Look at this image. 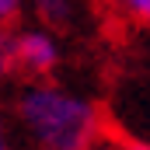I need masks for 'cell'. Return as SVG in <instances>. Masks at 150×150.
<instances>
[{
	"mask_svg": "<svg viewBox=\"0 0 150 150\" xmlns=\"http://www.w3.org/2000/svg\"><path fill=\"white\" fill-rule=\"evenodd\" d=\"M115 150H150V140L147 136H115Z\"/></svg>",
	"mask_w": 150,
	"mask_h": 150,
	"instance_id": "obj_8",
	"label": "cell"
},
{
	"mask_svg": "<svg viewBox=\"0 0 150 150\" xmlns=\"http://www.w3.org/2000/svg\"><path fill=\"white\" fill-rule=\"evenodd\" d=\"M59 59H63V49H59V38L52 35V28L35 25V28L14 32V63H18V70H25L28 77L56 74Z\"/></svg>",
	"mask_w": 150,
	"mask_h": 150,
	"instance_id": "obj_2",
	"label": "cell"
},
{
	"mask_svg": "<svg viewBox=\"0 0 150 150\" xmlns=\"http://www.w3.org/2000/svg\"><path fill=\"white\" fill-rule=\"evenodd\" d=\"M32 11L45 28H63L77 21L80 0H32Z\"/></svg>",
	"mask_w": 150,
	"mask_h": 150,
	"instance_id": "obj_3",
	"label": "cell"
},
{
	"mask_svg": "<svg viewBox=\"0 0 150 150\" xmlns=\"http://www.w3.org/2000/svg\"><path fill=\"white\" fill-rule=\"evenodd\" d=\"M14 70H18V63H14V32L7 25H0V84Z\"/></svg>",
	"mask_w": 150,
	"mask_h": 150,
	"instance_id": "obj_5",
	"label": "cell"
},
{
	"mask_svg": "<svg viewBox=\"0 0 150 150\" xmlns=\"http://www.w3.org/2000/svg\"><path fill=\"white\" fill-rule=\"evenodd\" d=\"M14 122H18V133L38 150L84 147L108 133L105 112L94 98L80 94L74 87H63L56 80H45V77H35L32 84L18 91Z\"/></svg>",
	"mask_w": 150,
	"mask_h": 150,
	"instance_id": "obj_1",
	"label": "cell"
},
{
	"mask_svg": "<svg viewBox=\"0 0 150 150\" xmlns=\"http://www.w3.org/2000/svg\"><path fill=\"white\" fill-rule=\"evenodd\" d=\"M105 4H108V11L115 18L150 32V0H105Z\"/></svg>",
	"mask_w": 150,
	"mask_h": 150,
	"instance_id": "obj_4",
	"label": "cell"
},
{
	"mask_svg": "<svg viewBox=\"0 0 150 150\" xmlns=\"http://www.w3.org/2000/svg\"><path fill=\"white\" fill-rule=\"evenodd\" d=\"M67 150H115V136H101V140H94V143H84V147H67Z\"/></svg>",
	"mask_w": 150,
	"mask_h": 150,
	"instance_id": "obj_9",
	"label": "cell"
},
{
	"mask_svg": "<svg viewBox=\"0 0 150 150\" xmlns=\"http://www.w3.org/2000/svg\"><path fill=\"white\" fill-rule=\"evenodd\" d=\"M0 150H21L18 147V122H11L0 112Z\"/></svg>",
	"mask_w": 150,
	"mask_h": 150,
	"instance_id": "obj_6",
	"label": "cell"
},
{
	"mask_svg": "<svg viewBox=\"0 0 150 150\" xmlns=\"http://www.w3.org/2000/svg\"><path fill=\"white\" fill-rule=\"evenodd\" d=\"M21 7H25V0H0V25H14L18 21V14H21Z\"/></svg>",
	"mask_w": 150,
	"mask_h": 150,
	"instance_id": "obj_7",
	"label": "cell"
}]
</instances>
